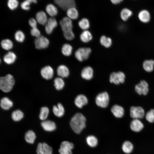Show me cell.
<instances>
[{"label":"cell","mask_w":154,"mask_h":154,"mask_svg":"<svg viewBox=\"0 0 154 154\" xmlns=\"http://www.w3.org/2000/svg\"><path fill=\"white\" fill-rule=\"evenodd\" d=\"M54 85L57 90L62 89L64 86V82L61 77H57L54 80Z\"/></svg>","instance_id":"38"},{"label":"cell","mask_w":154,"mask_h":154,"mask_svg":"<svg viewBox=\"0 0 154 154\" xmlns=\"http://www.w3.org/2000/svg\"><path fill=\"white\" fill-rule=\"evenodd\" d=\"M16 59V56L14 53L9 51L4 56L3 59L4 62L9 64L13 63Z\"/></svg>","instance_id":"23"},{"label":"cell","mask_w":154,"mask_h":154,"mask_svg":"<svg viewBox=\"0 0 154 154\" xmlns=\"http://www.w3.org/2000/svg\"><path fill=\"white\" fill-rule=\"evenodd\" d=\"M72 50V47L70 44L68 43H65L62 46L61 52L64 55L69 56L71 54Z\"/></svg>","instance_id":"32"},{"label":"cell","mask_w":154,"mask_h":154,"mask_svg":"<svg viewBox=\"0 0 154 154\" xmlns=\"http://www.w3.org/2000/svg\"><path fill=\"white\" fill-rule=\"evenodd\" d=\"M93 70L92 68L90 66L84 67L82 70L81 76L82 77L86 80H89L93 77Z\"/></svg>","instance_id":"18"},{"label":"cell","mask_w":154,"mask_h":154,"mask_svg":"<svg viewBox=\"0 0 154 154\" xmlns=\"http://www.w3.org/2000/svg\"><path fill=\"white\" fill-rule=\"evenodd\" d=\"M34 42L36 48L38 49L46 48L49 43L48 39L43 36L36 38Z\"/></svg>","instance_id":"8"},{"label":"cell","mask_w":154,"mask_h":154,"mask_svg":"<svg viewBox=\"0 0 154 154\" xmlns=\"http://www.w3.org/2000/svg\"><path fill=\"white\" fill-rule=\"evenodd\" d=\"M100 41L101 44L106 48L110 47L112 44V39L110 37L103 35L100 38Z\"/></svg>","instance_id":"31"},{"label":"cell","mask_w":154,"mask_h":154,"mask_svg":"<svg viewBox=\"0 0 154 154\" xmlns=\"http://www.w3.org/2000/svg\"><path fill=\"white\" fill-rule=\"evenodd\" d=\"M54 1L59 7L64 10L76 7V3L74 0H55Z\"/></svg>","instance_id":"11"},{"label":"cell","mask_w":154,"mask_h":154,"mask_svg":"<svg viewBox=\"0 0 154 154\" xmlns=\"http://www.w3.org/2000/svg\"><path fill=\"white\" fill-rule=\"evenodd\" d=\"M31 34L33 36L36 38L40 36V31L36 27L32 28L31 30Z\"/></svg>","instance_id":"45"},{"label":"cell","mask_w":154,"mask_h":154,"mask_svg":"<svg viewBox=\"0 0 154 154\" xmlns=\"http://www.w3.org/2000/svg\"><path fill=\"white\" fill-rule=\"evenodd\" d=\"M1 45L2 48L6 50L11 49L13 46V42L9 39H6L2 40L1 42Z\"/></svg>","instance_id":"35"},{"label":"cell","mask_w":154,"mask_h":154,"mask_svg":"<svg viewBox=\"0 0 154 154\" xmlns=\"http://www.w3.org/2000/svg\"><path fill=\"white\" fill-rule=\"evenodd\" d=\"M130 127L131 129L136 132L141 131L143 127V125L138 119H134L131 122Z\"/></svg>","instance_id":"20"},{"label":"cell","mask_w":154,"mask_h":154,"mask_svg":"<svg viewBox=\"0 0 154 154\" xmlns=\"http://www.w3.org/2000/svg\"><path fill=\"white\" fill-rule=\"evenodd\" d=\"M36 17L37 22L42 25H45L48 19L46 13L42 11H40L37 13Z\"/></svg>","instance_id":"21"},{"label":"cell","mask_w":154,"mask_h":154,"mask_svg":"<svg viewBox=\"0 0 154 154\" xmlns=\"http://www.w3.org/2000/svg\"><path fill=\"white\" fill-rule=\"evenodd\" d=\"M96 103L98 106L102 108H106L109 102V96L106 92H102L99 94L96 97Z\"/></svg>","instance_id":"4"},{"label":"cell","mask_w":154,"mask_h":154,"mask_svg":"<svg viewBox=\"0 0 154 154\" xmlns=\"http://www.w3.org/2000/svg\"><path fill=\"white\" fill-rule=\"evenodd\" d=\"M73 143L67 141L62 142L58 151L60 154H72V150L74 148Z\"/></svg>","instance_id":"9"},{"label":"cell","mask_w":154,"mask_h":154,"mask_svg":"<svg viewBox=\"0 0 154 154\" xmlns=\"http://www.w3.org/2000/svg\"><path fill=\"white\" fill-rule=\"evenodd\" d=\"M86 141L88 145L91 147H96L98 143L97 138L92 135L88 136L86 139Z\"/></svg>","instance_id":"39"},{"label":"cell","mask_w":154,"mask_h":154,"mask_svg":"<svg viewBox=\"0 0 154 154\" xmlns=\"http://www.w3.org/2000/svg\"><path fill=\"white\" fill-rule=\"evenodd\" d=\"M86 121V118L82 114L77 113L70 120V126L75 133H80L85 127Z\"/></svg>","instance_id":"1"},{"label":"cell","mask_w":154,"mask_h":154,"mask_svg":"<svg viewBox=\"0 0 154 154\" xmlns=\"http://www.w3.org/2000/svg\"><path fill=\"white\" fill-rule=\"evenodd\" d=\"M35 133L32 130L28 131L25 133V136L26 141L28 143L33 144L36 138Z\"/></svg>","instance_id":"33"},{"label":"cell","mask_w":154,"mask_h":154,"mask_svg":"<svg viewBox=\"0 0 154 154\" xmlns=\"http://www.w3.org/2000/svg\"><path fill=\"white\" fill-rule=\"evenodd\" d=\"M13 105L12 101L7 97L3 98L1 100L0 106L2 108L7 110L11 108Z\"/></svg>","instance_id":"26"},{"label":"cell","mask_w":154,"mask_h":154,"mask_svg":"<svg viewBox=\"0 0 154 154\" xmlns=\"http://www.w3.org/2000/svg\"><path fill=\"white\" fill-rule=\"evenodd\" d=\"M60 23L63 33L73 31L72 20L67 17H63Z\"/></svg>","instance_id":"6"},{"label":"cell","mask_w":154,"mask_h":154,"mask_svg":"<svg viewBox=\"0 0 154 154\" xmlns=\"http://www.w3.org/2000/svg\"><path fill=\"white\" fill-rule=\"evenodd\" d=\"M81 40L84 43H87L92 39L93 36L90 31L88 30L83 31L80 36Z\"/></svg>","instance_id":"24"},{"label":"cell","mask_w":154,"mask_h":154,"mask_svg":"<svg viewBox=\"0 0 154 154\" xmlns=\"http://www.w3.org/2000/svg\"><path fill=\"white\" fill-rule=\"evenodd\" d=\"M19 2L17 0H9L7 3L8 7L11 10L15 9L18 7Z\"/></svg>","instance_id":"44"},{"label":"cell","mask_w":154,"mask_h":154,"mask_svg":"<svg viewBox=\"0 0 154 154\" xmlns=\"http://www.w3.org/2000/svg\"><path fill=\"white\" fill-rule=\"evenodd\" d=\"M132 15L133 12L131 10L127 8H124L120 12V17L123 21H126L128 20Z\"/></svg>","instance_id":"28"},{"label":"cell","mask_w":154,"mask_h":154,"mask_svg":"<svg viewBox=\"0 0 154 154\" xmlns=\"http://www.w3.org/2000/svg\"><path fill=\"white\" fill-rule=\"evenodd\" d=\"M88 102V100L86 96L83 94H80L76 98L74 103L77 107L81 108L86 105Z\"/></svg>","instance_id":"16"},{"label":"cell","mask_w":154,"mask_h":154,"mask_svg":"<svg viewBox=\"0 0 154 154\" xmlns=\"http://www.w3.org/2000/svg\"><path fill=\"white\" fill-rule=\"evenodd\" d=\"M24 114L20 110H16L13 112L11 114V117L13 120L15 121H20L23 117Z\"/></svg>","instance_id":"37"},{"label":"cell","mask_w":154,"mask_h":154,"mask_svg":"<svg viewBox=\"0 0 154 154\" xmlns=\"http://www.w3.org/2000/svg\"><path fill=\"white\" fill-rule=\"evenodd\" d=\"M49 113V110L46 107H42L40 110L39 115L40 119L42 120H44L47 117Z\"/></svg>","instance_id":"40"},{"label":"cell","mask_w":154,"mask_h":154,"mask_svg":"<svg viewBox=\"0 0 154 154\" xmlns=\"http://www.w3.org/2000/svg\"><path fill=\"white\" fill-rule=\"evenodd\" d=\"M36 0H27L23 1L21 4L22 9L25 10H28L30 9V5L31 3H36Z\"/></svg>","instance_id":"41"},{"label":"cell","mask_w":154,"mask_h":154,"mask_svg":"<svg viewBox=\"0 0 154 154\" xmlns=\"http://www.w3.org/2000/svg\"><path fill=\"white\" fill-rule=\"evenodd\" d=\"M57 25V21L55 18L51 17L48 19L45 25V30L46 32L48 34H51Z\"/></svg>","instance_id":"13"},{"label":"cell","mask_w":154,"mask_h":154,"mask_svg":"<svg viewBox=\"0 0 154 154\" xmlns=\"http://www.w3.org/2000/svg\"><path fill=\"white\" fill-rule=\"evenodd\" d=\"M146 119L150 123L154 122V109H151L148 112L146 115Z\"/></svg>","instance_id":"43"},{"label":"cell","mask_w":154,"mask_h":154,"mask_svg":"<svg viewBox=\"0 0 154 154\" xmlns=\"http://www.w3.org/2000/svg\"><path fill=\"white\" fill-rule=\"evenodd\" d=\"M52 111L54 115L58 117H62L64 113V108L60 103H58L57 106H53Z\"/></svg>","instance_id":"25"},{"label":"cell","mask_w":154,"mask_h":154,"mask_svg":"<svg viewBox=\"0 0 154 154\" xmlns=\"http://www.w3.org/2000/svg\"><path fill=\"white\" fill-rule=\"evenodd\" d=\"M130 115L134 119L142 118L145 115L144 110L141 107L132 106L130 108Z\"/></svg>","instance_id":"7"},{"label":"cell","mask_w":154,"mask_h":154,"mask_svg":"<svg viewBox=\"0 0 154 154\" xmlns=\"http://www.w3.org/2000/svg\"><path fill=\"white\" fill-rule=\"evenodd\" d=\"M67 17L72 20L77 19L79 16V13L76 7H72L66 10Z\"/></svg>","instance_id":"27"},{"label":"cell","mask_w":154,"mask_h":154,"mask_svg":"<svg viewBox=\"0 0 154 154\" xmlns=\"http://www.w3.org/2000/svg\"><path fill=\"white\" fill-rule=\"evenodd\" d=\"M138 18L141 22L144 23H148L151 19V15L149 12L146 9H143L138 13Z\"/></svg>","instance_id":"15"},{"label":"cell","mask_w":154,"mask_h":154,"mask_svg":"<svg viewBox=\"0 0 154 154\" xmlns=\"http://www.w3.org/2000/svg\"><path fill=\"white\" fill-rule=\"evenodd\" d=\"M37 154H52L51 147L45 143H39L37 149Z\"/></svg>","instance_id":"12"},{"label":"cell","mask_w":154,"mask_h":154,"mask_svg":"<svg viewBox=\"0 0 154 154\" xmlns=\"http://www.w3.org/2000/svg\"><path fill=\"white\" fill-rule=\"evenodd\" d=\"M41 125L43 129L47 131H52L54 130L56 128L55 123L50 120H44L41 123Z\"/></svg>","instance_id":"19"},{"label":"cell","mask_w":154,"mask_h":154,"mask_svg":"<svg viewBox=\"0 0 154 154\" xmlns=\"http://www.w3.org/2000/svg\"><path fill=\"white\" fill-rule=\"evenodd\" d=\"M123 1L122 0H111V2L114 4L117 5L119 4Z\"/></svg>","instance_id":"47"},{"label":"cell","mask_w":154,"mask_h":154,"mask_svg":"<svg viewBox=\"0 0 154 154\" xmlns=\"http://www.w3.org/2000/svg\"><path fill=\"white\" fill-rule=\"evenodd\" d=\"M125 75L124 73L119 71L112 72L110 75V81L111 83L118 85L125 81Z\"/></svg>","instance_id":"5"},{"label":"cell","mask_w":154,"mask_h":154,"mask_svg":"<svg viewBox=\"0 0 154 154\" xmlns=\"http://www.w3.org/2000/svg\"><path fill=\"white\" fill-rule=\"evenodd\" d=\"M111 111L113 115L117 118H121L124 114V109L122 107L118 105H115L113 106L111 109Z\"/></svg>","instance_id":"17"},{"label":"cell","mask_w":154,"mask_h":154,"mask_svg":"<svg viewBox=\"0 0 154 154\" xmlns=\"http://www.w3.org/2000/svg\"><path fill=\"white\" fill-rule=\"evenodd\" d=\"M154 60L152 59L145 60L143 63V67L144 70L147 72L152 71L154 69Z\"/></svg>","instance_id":"29"},{"label":"cell","mask_w":154,"mask_h":154,"mask_svg":"<svg viewBox=\"0 0 154 154\" xmlns=\"http://www.w3.org/2000/svg\"><path fill=\"white\" fill-rule=\"evenodd\" d=\"M45 10L46 13L51 17L57 15L58 11L57 8L53 4H49L46 6Z\"/></svg>","instance_id":"30"},{"label":"cell","mask_w":154,"mask_h":154,"mask_svg":"<svg viewBox=\"0 0 154 154\" xmlns=\"http://www.w3.org/2000/svg\"><path fill=\"white\" fill-rule=\"evenodd\" d=\"M40 73L43 78L48 80L53 77L54 75V70L51 67L47 66L41 69Z\"/></svg>","instance_id":"14"},{"label":"cell","mask_w":154,"mask_h":154,"mask_svg":"<svg viewBox=\"0 0 154 154\" xmlns=\"http://www.w3.org/2000/svg\"><path fill=\"white\" fill-rule=\"evenodd\" d=\"M79 27L83 31L88 30L90 27V23L86 18H82L78 22Z\"/></svg>","instance_id":"34"},{"label":"cell","mask_w":154,"mask_h":154,"mask_svg":"<svg viewBox=\"0 0 154 154\" xmlns=\"http://www.w3.org/2000/svg\"><path fill=\"white\" fill-rule=\"evenodd\" d=\"M14 37L17 41L22 42L24 40L25 36L23 32L21 30H18L15 33Z\"/></svg>","instance_id":"42"},{"label":"cell","mask_w":154,"mask_h":154,"mask_svg":"<svg viewBox=\"0 0 154 154\" xmlns=\"http://www.w3.org/2000/svg\"><path fill=\"white\" fill-rule=\"evenodd\" d=\"M91 51L89 47L80 48L75 52V56L78 60L82 62L88 58Z\"/></svg>","instance_id":"3"},{"label":"cell","mask_w":154,"mask_h":154,"mask_svg":"<svg viewBox=\"0 0 154 154\" xmlns=\"http://www.w3.org/2000/svg\"><path fill=\"white\" fill-rule=\"evenodd\" d=\"M122 149L123 151L127 154L130 153L133 149V144L128 141H125L122 145Z\"/></svg>","instance_id":"36"},{"label":"cell","mask_w":154,"mask_h":154,"mask_svg":"<svg viewBox=\"0 0 154 154\" xmlns=\"http://www.w3.org/2000/svg\"><path fill=\"white\" fill-rule=\"evenodd\" d=\"M15 83L13 76L8 74L0 78V89L3 92H8L12 89Z\"/></svg>","instance_id":"2"},{"label":"cell","mask_w":154,"mask_h":154,"mask_svg":"<svg viewBox=\"0 0 154 154\" xmlns=\"http://www.w3.org/2000/svg\"><path fill=\"white\" fill-rule=\"evenodd\" d=\"M57 72L58 76L61 78L67 77L69 74L68 68L64 65H61L58 67Z\"/></svg>","instance_id":"22"},{"label":"cell","mask_w":154,"mask_h":154,"mask_svg":"<svg viewBox=\"0 0 154 154\" xmlns=\"http://www.w3.org/2000/svg\"><path fill=\"white\" fill-rule=\"evenodd\" d=\"M37 22L36 20L33 18H30L29 21V25L32 28L37 27Z\"/></svg>","instance_id":"46"},{"label":"cell","mask_w":154,"mask_h":154,"mask_svg":"<svg viewBox=\"0 0 154 154\" xmlns=\"http://www.w3.org/2000/svg\"><path fill=\"white\" fill-rule=\"evenodd\" d=\"M135 92L139 95H146L149 91L148 84L145 80H141L139 83L135 85Z\"/></svg>","instance_id":"10"}]
</instances>
